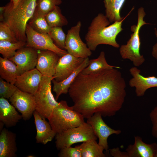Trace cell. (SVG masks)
Instances as JSON below:
<instances>
[{
  "mask_svg": "<svg viewBox=\"0 0 157 157\" xmlns=\"http://www.w3.org/2000/svg\"><path fill=\"white\" fill-rule=\"evenodd\" d=\"M118 69H104L88 75L80 73L68 92L73 109L86 119L96 113L104 117L115 115L126 96V83Z\"/></svg>",
  "mask_w": 157,
  "mask_h": 157,
  "instance_id": "obj_1",
  "label": "cell"
},
{
  "mask_svg": "<svg viewBox=\"0 0 157 157\" xmlns=\"http://www.w3.org/2000/svg\"><path fill=\"white\" fill-rule=\"evenodd\" d=\"M133 9L122 20L115 22L109 26H108L110 22L105 15L99 13L92 20L85 36L86 44L89 49L94 51L100 44L119 48V44L116 40L117 37L123 30L122 28L123 21Z\"/></svg>",
  "mask_w": 157,
  "mask_h": 157,
  "instance_id": "obj_2",
  "label": "cell"
},
{
  "mask_svg": "<svg viewBox=\"0 0 157 157\" xmlns=\"http://www.w3.org/2000/svg\"><path fill=\"white\" fill-rule=\"evenodd\" d=\"M38 0H20L12 7L9 2L0 8V21H4L14 32L18 41L26 42L28 22L36 9Z\"/></svg>",
  "mask_w": 157,
  "mask_h": 157,
  "instance_id": "obj_3",
  "label": "cell"
},
{
  "mask_svg": "<svg viewBox=\"0 0 157 157\" xmlns=\"http://www.w3.org/2000/svg\"><path fill=\"white\" fill-rule=\"evenodd\" d=\"M80 113L69 106L65 101L62 100L54 109L48 120L52 129L56 133L80 126L85 122Z\"/></svg>",
  "mask_w": 157,
  "mask_h": 157,
  "instance_id": "obj_4",
  "label": "cell"
},
{
  "mask_svg": "<svg viewBox=\"0 0 157 157\" xmlns=\"http://www.w3.org/2000/svg\"><path fill=\"white\" fill-rule=\"evenodd\" d=\"M145 15L144 8L142 7L139 8L138 10L137 25H134L131 27V30L133 33L126 44L121 45L119 49L122 58L130 60L136 67L142 65L145 60L143 56L140 52L141 42L139 33L141 27L148 24L144 20Z\"/></svg>",
  "mask_w": 157,
  "mask_h": 157,
  "instance_id": "obj_5",
  "label": "cell"
},
{
  "mask_svg": "<svg viewBox=\"0 0 157 157\" xmlns=\"http://www.w3.org/2000/svg\"><path fill=\"white\" fill-rule=\"evenodd\" d=\"M53 76L43 75L39 88L34 95L35 102V111L41 116L48 119L54 108L59 104L51 91V82Z\"/></svg>",
  "mask_w": 157,
  "mask_h": 157,
  "instance_id": "obj_6",
  "label": "cell"
},
{
  "mask_svg": "<svg viewBox=\"0 0 157 157\" xmlns=\"http://www.w3.org/2000/svg\"><path fill=\"white\" fill-rule=\"evenodd\" d=\"M97 138L92 127L88 123L69 129L56 135V146L58 150L71 146L73 144L91 140Z\"/></svg>",
  "mask_w": 157,
  "mask_h": 157,
  "instance_id": "obj_7",
  "label": "cell"
},
{
  "mask_svg": "<svg viewBox=\"0 0 157 157\" xmlns=\"http://www.w3.org/2000/svg\"><path fill=\"white\" fill-rule=\"evenodd\" d=\"M26 33L27 38L26 47L38 50L51 51L57 53L60 57L68 53L66 50L58 47L49 34L36 32L28 24L26 26Z\"/></svg>",
  "mask_w": 157,
  "mask_h": 157,
  "instance_id": "obj_8",
  "label": "cell"
},
{
  "mask_svg": "<svg viewBox=\"0 0 157 157\" xmlns=\"http://www.w3.org/2000/svg\"><path fill=\"white\" fill-rule=\"evenodd\" d=\"M81 25V22L79 21L75 26L68 30L65 46L68 53L75 57L85 58L90 56L92 53L87 44L80 38L79 33Z\"/></svg>",
  "mask_w": 157,
  "mask_h": 157,
  "instance_id": "obj_9",
  "label": "cell"
},
{
  "mask_svg": "<svg viewBox=\"0 0 157 157\" xmlns=\"http://www.w3.org/2000/svg\"><path fill=\"white\" fill-rule=\"evenodd\" d=\"M102 117L100 113H95L87 119L86 122L91 126L96 136L98 138V144L108 151L109 150L108 138L113 134H120L121 131L115 130L110 127L103 120Z\"/></svg>",
  "mask_w": 157,
  "mask_h": 157,
  "instance_id": "obj_10",
  "label": "cell"
},
{
  "mask_svg": "<svg viewBox=\"0 0 157 157\" xmlns=\"http://www.w3.org/2000/svg\"><path fill=\"white\" fill-rule=\"evenodd\" d=\"M9 101L21 113L24 120L29 119L35 110L34 95L18 88L9 99Z\"/></svg>",
  "mask_w": 157,
  "mask_h": 157,
  "instance_id": "obj_11",
  "label": "cell"
},
{
  "mask_svg": "<svg viewBox=\"0 0 157 157\" xmlns=\"http://www.w3.org/2000/svg\"><path fill=\"white\" fill-rule=\"evenodd\" d=\"M38 50L25 46L16 51L14 56L9 59L16 65L20 75L35 68Z\"/></svg>",
  "mask_w": 157,
  "mask_h": 157,
  "instance_id": "obj_12",
  "label": "cell"
},
{
  "mask_svg": "<svg viewBox=\"0 0 157 157\" xmlns=\"http://www.w3.org/2000/svg\"><path fill=\"white\" fill-rule=\"evenodd\" d=\"M84 59L75 57L68 53L60 57L53 76L54 79L57 82L63 81L73 72Z\"/></svg>",
  "mask_w": 157,
  "mask_h": 157,
  "instance_id": "obj_13",
  "label": "cell"
},
{
  "mask_svg": "<svg viewBox=\"0 0 157 157\" xmlns=\"http://www.w3.org/2000/svg\"><path fill=\"white\" fill-rule=\"evenodd\" d=\"M129 71L132 77L130 80L129 84L130 87L135 88L137 96H142L148 89L157 87V77L144 76L140 74V70L135 66L131 67Z\"/></svg>",
  "mask_w": 157,
  "mask_h": 157,
  "instance_id": "obj_14",
  "label": "cell"
},
{
  "mask_svg": "<svg viewBox=\"0 0 157 157\" xmlns=\"http://www.w3.org/2000/svg\"><path fill=\"white\" fill-rule=\"evenodd\" d=\"M42 76L35 68L19 75L15 84L20 90L34 95L39 88Z\"/></svg>",
  "mask_w": 157,
  "mask_h": 157,
  "instance_id": "obj_15",
  "label": "cell"
},
{
  "mask_svg": "<svg viewBox=\"0 0 157 157\" xmlns=\"http://www.w3.org/2000/svg\"><path fill=\"white\" fill-rule=\"evenodd\" d=\"M60 57L57 53L51 51L38 50L36 68L43 76H53Z\"/></svg>",
  "mask_w": 157,
  "mask_h": 157,
  "instance_id": "obj_16",
  "label": "cell"
},
{
  "mask_svg": "<svg viewBox=\"0 0 157 157\" xmlns=\"http://www.w3.org/2000/svg\"><path fill=\"white\" fill-rule=\"evenodd\" d=\"M33 115L36 130V142L45 144L51 141L56 133L52 129L49 122L42 118L36 111Z\"/></svg>",
  "mask_w": 157,
  "mask_h": 157,
  "instance_id": "obj_17",
  "label": "cell"
},
{
  "mask_svg": "<svg viewBox=\"0 0 157 157\" xmlns=\"http://www.w3.org/2000/svg\"><path fill=\"white\" fill-rule=\"evenodd\" d=\"M157 144H147L139 136L134 137L133 144L129 145L126 149L128 157H155Z\"/></svg>",
  "mask_w": 157,
  "mask_h": 157,
  "instance_id": "obj_18",
  "label": "cell"
},
{
  "mask_svg": "<svg viewBox=\"0 0 157 157\" xmlns=\"http://www.w3.org/2000/svg\"><path fill=\"white\" fill-rule=\"evenodd\" d=\"M15 107L7 99L0 98V121L7 128L16 125L22 119Z\"/></svg>",
  "mask_w": 157,
  "mask_h": 157,
  "instance_id": "obj_19",
  "label": "cell"
},
{
  "mask_svg": "<svg viewBox=\"0 0 157 157\" xmlns=\"http://www.w3.org/2000/svg\"><path fill=\"white\" fill-rule=\"evenodd\" d=\"M16 135L6 128L0 134V157H15L17 148Z\"/></svg>",
  "mask_w": 157,
  "mask_h": 157,
  "instance_id": "obj_20",
  "label": "cell"
},
{
  "mask_svg": "<svg viewBox=\"0 0 157 157\" xmlns=\"http://www.w3.org/2000/svg\"><path fill=\"white\" fill-rule=\"evenodd\" d=\"M88 57L85 58L81 65L66 78L62 81L57 82L54 79L52 81L53 84V90L56 93L55 99L57 100L62 94H66L74 80L81 71L87 67L89 64Z\"/></svg>",
  "mask_w": 157,
  "mask_h": 157,
  "instance_id": "obj_21",
  "label": "cell"
},
{
  "mask_svg": "<svg viewBox=\"0 0 157 157\" xmlns=\"http://www.w3.org/2000/svg\"><path fill=\"white\" fill-rule=\"evenodd\" d=\"M15 63L9 59L0 57V75L6 81L15 84L20 75Z\"/></svg>",
  "mask_w": 157,
  "mask_h": 157,
  "instance_id": "obj_22",
  "label": "cell"
},
{
  "mask_svg": "<svg viewBox=\"0 0 157 157\" xmlns=\"http://www.w3.org/2000/svg\"><path fill=\"white\" fill-rule=\"evenodd\" d=\"M126 0H104L105 16L110 23L120 21L124 17H121L120 11Z\"/></svg>",
  "mask_w": 157,
  "mask_h": 157,
  "instance_id": "obj_23",
  "label": "cell"
},
{
  "mask_svg": "<svg viewBox=\"0 0 157 157\" xmlns=\"http://www.w3.org/2000/svg\"><path fill=\"white\" fill-rule=\"evenodd\" d=\"M114 68L120 69L119 67L108 64L106 59L105 52L102 51L97 58L89 60L88 66L81 72L83 74L88 75L101 70Z\"/></svg>",
  "mask_w": 157,
  "mask_h": 157,
  "instance_id": "obj_24",
  "label": "cell"
},
{
  "mask_svg": "<svg viewBox=\"0 0 157 157\" xmlns=\"http://www.w3.org/2000/svg\"><path fill=\"white\" fill-rule=\"evenodd\" d=\"M80 145L81 157H106L103 153L104 148L97 142L96 140L84 142Z\"/></svg>",
  "mask_w": 157,
  "mask_h": 157,
  "instance_id": "obj_25",
  "label": "cell"
},
{
  "mask_svg": "<svg viewBox=\"0 0 157 157\" xmlns=\"http://www.w3.org/2000/svg\"><path fill=\"white\" fill-rule=\"evenodd\" d=\"M27 24L35 31L40 33L48 34L51 28L46 21L45 15L36 8Z\"/></svg>",
  "mask_w": 157,
  "mask_h": 157,
  "instance_id": "obj_26",
  "label": "cell"
},
{
  "mask_svg": "<svg viewBox=\"0 0 157 157\" xmlns=\"http://www.w3.org/2000/svg\"><path fill=\"white\" fill-rule=\"evenodd\" d=\"M46 21L51 27H62L68 24V22L62 13L61 10L58 6L49 12L45 15Z\"/></svg>",
  "mask_w": 157,
  "mask_h": 157,
  "instance_id": "obj_27",
  "label": "cell"
},
{
  "mask_svg": "<svg viewBox=\"0 0 157 157\" xmlns=\"http://www.w3.org/2000/svg\"><path fill=\"white\" fill-rule=\"evenodd\" d=\"M26 42L22 41L13 43L0 40V53L3 58L9 59L15 54L16 50L26 46Z\"/></svg>",
  "mask_w": 157,
  "mask_h": 157,
  "instance_id": "obj_28",
  "label": "cell"
},
{
  "mask_svg": "<svg viewBox=\"0 0 157 157\" xmlns=\"http://www.w3.org/2000/svg\"><path fill=\"white\" fill-rule=\"evenodd\" d=\"M48 34L58 47L61 49L66 50L65 41L66 35L61 27H51Z\"/></svg>",
  "mask_w": 157,
  "mask_h": 157,
  "instance_id": "obj_29",
  "label": "cell"
},
{
  "mask_svg": "<svg viewBox=\"0 0 157 157\" xmlns=\"http://www.w3.org/2000/svg\"><path fill=\"white\" fill-rule=\"evenodd\" d=\"M0 40L15 43L18 41L14 32L4 21L0 22Z\"/></svg>",
  "mask_w": 157,
  "mask_h": 157,
  "instance_id": "obj_30",
  "label": "cell"
},
{
  "mask_svg": "<svg viewBox=\"0 0 157 157\" xmlns=\"http://www.w3.org/2000/svg\"><path fill=\"white\" fill-rule=\"evenodd\" d=\"M62 0H38L36 8L45 15L56 6L60 4Z\"/></svg>",
  "mask_w": 157,
  "mask_h": 157,
  "instance_id": "obj_31",
  "label": "cell"
},
{
  "mask_svg": "<svg viewBox=\"0 0 157 157\" xmlns=\"http://www.w3.org/2000/svg\"><path fill=\"white\" fill-rule=\"evenodd\" d=\"M15 84L8 82L1 78H0V97L9 99L17 89Z\"/></svg>",
  "mask_w": 157,
  "mask_h": 157,
  "instance_id": "obj_32",
  "label": "cell"
},
{
  "mask_svg": "<svg viewBox=\"0 0 157 157\" xmlns=\"http://www.w3.org/2000/svg\"><path fill=\"white\" fill-rule=\"evenodd\" d=\"M58 154L59 157H81L80 145L64 148L60 150Z\"/></svg>",
  "mask_w": 157,
  "mask_h": 157,
  "instance_id": "obj_33",
  "label": "cell"
},
{
  "mask_svg": "<svg viewBox=\"0 0 157 157\" xmlns=\"http://www.w3.org/2000/svg\"><path fill=\"white\" fill-rule=\"evenodd\" d=\"M149 117L152 124V135L157 138V106L151 111Z\"/></svg>",
  "mask_w": 157,
  "mask_h": 157,
  "instance_id": "obj_34",
  "label": "cell"
},
{
  "mask_svg": "<svg viewBox=\"0 0 157 157\" xmlns=\"http://www.w3.org/2000/svg\"><path fill=\"white\" fill-rule=\"evenodd\" d=\"M108 151L111 156L114 157H128L127 152L120 151L119 147L109 149Z\"/></svg>",
  "mask_w": 157,
  "mask_h": 157,
  "instance_id": "obj_35",
  "label": "cell"
},
{
  "mask_svg": "<svg viewBox=\"0 0 157 157\" xmlns=\"http://www.w3.org/2000/svg\"><path fill=\"white\" fill-rule=\"evenodd\" d=\"M154 33L157 38V29L154 28ZM152 55L157 60V42L153 46L152 49Z\"/></svg>",
  "mask_w": 157,
  "mask_h": 157,
  "instance_id": "obj_36",
  "label": "cell"
},
{
  "mask_svg": "<svg viewBox=\"0 0 157 157\" xmlns=\"http://www.w3.org/2000/svg\"><path fill=\"white\" fill-rule=\"evenodd\" d=\"M9 2L10 5L13 8L15 7L20 0H10Z\"/></svg>",
  "mask_w": 157,
  "mask_h": 157,
  "instance_id": "obj_37",
  "label": "cell"
},
{
  "mask_svg": "<svg viewBox=\"0 0 157 157\" xmlns=\"http://www.w3.org/2000/svg\"><path fill=\"white\" fill-rule=\"evenodd\" d=\"M155 157H157V148L156 151Z\"/></svg>",
  "mask_w": 157,
  "mask_h": 157,
  "instance_id": "obj_38",
  "label": "cell"
}]
</instances>
